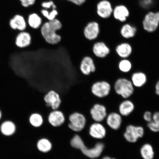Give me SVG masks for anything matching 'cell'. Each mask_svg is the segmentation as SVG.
Segmentation results:
<instances>
[{
	"label": "cell",
	"instance_id": "44dd1931",
	"mask_svg": "<svg viewBox=\"0 0 159 159\" xmlns=\"http://www.w3.org/2000/svg\"><path fill=\"white\" fill-rule=\"evenodd\" d=\"M115 51L119 57L123 59H127L132 54V47L129 43H122L117 45Z\"/></svg>",
	"mask_w": 159,
	"mask_h": 159
},
{
	"label": "cell",
	"instance_id": "74e56055",
	"mask_svg": "<svg viewBox=\"0 0 159 159\" xmlns=\"http://www.w3.org/2000/svg\"><path fill=\"white\" fill-rule=\"evenodd\" d=\"M155 89L156 94L159 96V80L157 82L155 85Z\"/></svg>",
	"mask_w": 159,
	"mask_h": 159
},
{
	"label": "cell",
	"instance_id": "ba28073f",
	"mask_svg": "<svg viewBox=\"0 0 159 159\" xmlns=\"http://www.w3.org/2000/svg\"><path fill=\"white\" fill-rule=\"evenodd\" d=\"M143 27L145 30L153 32L157 29L159 25V11L150 12L145 16L143 22Z\"/></svg>",
	"mask_w": 159,
	"mask_h": 159
},
{
	"label": "cell",
	"instance_id": "e0dca14e",
	"mask_svg": "<svg viewBox=\"0 0 159 159\" xmlns=\"http://www.w3.org/2000/svg\"><path fill=\"white\" fill-rule=\"evenodd\" d=\"M32 40V38L29 32L19 31L16 37L15 45L20 48H26L31 45Z\"/></svg>",
	"mask_w": 159,
	"mask_h": 159
},
{
	"label": "cell",
	"instance_id": "7a4b0ae2",
	"mask_svg": "<svg viewBox=\"0 0 159 159\" xmlns=\"http://www.w3.org/2000/svg\"><path fill=\"white\" fill-rule=\"evenodd\" d=\"M70 145L73 148L79 149L87 157L95 159L99 157L104 151L105 145L104 143L99 142L95 144L93 148H88L79 135H75L70 141Z\"/></svg>",
	"mask_w": 159,
	"mask_h": 159
},
{
	"label": "cell",
	"instance_id": "d6986e66",
	"mask_svg": "<svg viewBox=\"0 0 159 159\" xmlns=\"http://www.w3.org/2000/svg\"><path fill=\"white\" fill-rule=\"evenodd\" d=\"M27 22L28 26L34 30L40 29L43 23L42 18L37 12L30 14L27 17Z\"/></svg>",
	"mask_w": 159,
	"mask_h": 159
},
{
	"label": "cell",
	"instance_id": "484cf974",
	"mask_svg": "<svg viewBox=\"0 0 159 159\" xmlns=\"http://www.w3.org/2000/svg\"><path fill=\"white\" fill-rule=\"evenodd\" d=\"M136 27L128 24L123 25L120 30L121 35L126 39L132 38L134 37L136 34Z\"/></svg>",
	"mask_w": 159,
	"mask_h": 159
},
{
	"label": "cell",
	"instance_id": "d6a6232c",
	"mask_svg": "<svg viewBox=\"0 0 159 159\" xmlns=\"http://www.w3.org/2000/svg\"><path fill=\"white\" fill-rule=\"evenodd\" d=\"M22 7L25 8L34 6L36 3L37 0H19Z\"/></svg>",
	"mask_w": 159,
	"mask_h": 159
},
{
	"label": "cell",
	"instance_id": "7c38bea8",
	"mask_svg": "<svg viewBox=\"0 0 159 159\" xmlns=\"http://www.w3.org/2000/svg\"><path fill=\"white\" fill-rule=\"evenodd\" d=\"M97 13L102 19L109 18L113 13V9L110 2L107 0H102L97 3Z\"/></svg>",
	"mask_w": 159,
	"mask_h": 159
},
{
	"label": "cell",
	"instance_id": "277c9868",
	"mask_svg": "<svg viewBox=\"0 0 159 159\" xmlns=\"http://www.w3.org/2000/svg\"><path fill=\"white\" fill-rule=\"evenodd\" d=\"M144 134V129L142 126L129 125L126 127L124 137L127 142L134 143L139 139L142 138Z\"/></svg>",
	"mask_w": 159,
	"mask_h": 159
},
{
	"label": "cell",
	"instance_id": "9a60e30c",
	"mask_svg": "<svg viewBox=\"0 0 159 159\" xmlns=\"http://www.w3.org/2000/svg\"><path fill=\"white\" fill-rule=\"evenodd\" d=\"M80 69L81 73L85 75H90L96 70V65L94 60L89 56L83 57L80 65Z\"/></svg>",
	"mask_w": 159,
	"mask_h": 159
},
{
	"label": "cell",
	"instance_id": "4dcf8cb0",
	"mask_svg": "<svg viewBox=\"0 0 159 159\" xmlns=\"http://www.w3.org/2000/svg\"><path fill=\"white\" fill-rule=\"evenodd\" d=\"M41 6L43 9L48 10L57 9V8L56 4L52 0L42 2Z\"/></svg>",
	"mask_w": 159,
	"mask_h": 159
},
{
	"label": "cell",
	"instance_id": "603a6c76",
	"mask_svg": "<svg viewBox=\"0 0 159 159\" xmlns=\"http://www.w3.org/2000/svg\"><path fill=\"white\" fill-rule=\"evenodd\" d=\"M113 14L115 19L121 22L126 20L127 18L129 15L128 8L125 6L122 5L117 6L113 9Z\"/></svg>",
	"mask_w": 159,
	"mask_h": 159
},
{
	"label": "cell",
	"instance_id": "52a82bcc",
	"mask_svg": "<svg viewBox=\"0 0 159 159\" xmlns=\"http://www.w3.org/2000/svg\"><path fill=\"white\" fill-rule=\"evenodd\" d=\"M100 33V27L97 22L91 21L85 25L83 28V34L87 40L95 41L98 38Z\"/></svg>",
	"mask_w": 159,
	"mask_h": 159
},
{
	"label": "cell",
	"instance_id": "9c48e42d",
	"mask_svg": "<svg viewBox=\"0 0 159 159\" xmlns=\"http://www.w3.org/2000/svg\"><path fill=\"white\" fill-rule=\"evenodd\" d=\"M91 118L95 122L101 123L105 120L107 116V110L104 104L96 103L89 111Z\"/></svg>",
	"mask_w": 159,
	"mask_h": 159
},
{
	"label": "cell",
	"instance_id": "30bf717a",
	"mask_svg": "<svg viewBox=\"0 0 159 159\" xmlns=\"http://www.w3.org/2000/svg\"><path fill=\"white\" fill-rule=\"evenodd\" d=\"M44 101L46 106L52 110H57L60 107L61 100L59 93L54 90H50L45 95Z\"/></svg>",
	"mask_w": 159,
	"mask_h": 159
},
{
	"label": "cell",
	"instance_id": "83f0119b",
	"mask_svg": "<svg viewBox=\"0 0 159 159\" xmlns=\"http://www.w3.org/2000/svg\"><path fill=\"white\" fill-rule=\"evenodd\" d=\"M37 148L41 152L47 153L50 151L52 148V144L47 139H40L37 143Z\"/></svg>",
	"mask_w": 159,
	"mask_h": 159
},
{
	"label": "cell",
	"instance_id": "cb8c5ba5",
	"mask_svg": "<svg viewBox=\"0 0 159 159\" xmlns=\"http://www.w3.org/2000/svg\"><path fill=\"white\" fill-rule=\"evenodd\" d=\"M140 153L143 159H154L155 152L153 147L152 145L146 143L141 147Z\"/></svg>",
	"mask_w": 159,
	"mask_h": 159
},
{
	"label": "cell",
	"instance_id": "f1b7e54d",
	"mask_svg": "<svg viewBox=\"0 0 159 159\" xmlns=\"http://www.w3.org/2000/svg\"><path fill=\"white\" fill-rule=\"evenodd\" d=\"M40 13L48 21L52 20L57 18L59 15V11L57 9L49 11L48 10L43 9L41 10Z\"/></svg>",
	"mask_w": 159,
	"mask_h": 159
},
{
	"label": "cell",
	"instance_id": "e575fe53",
	"mask_svg": "<svg viewBox=\"0 0 159 159\" xmlns=\"http://www.w3.org/2000/svg\"><path fill=\"white\" fill-rule=\"evenodd\" d=\"M152 114L150 111H146L144 112L143 115V118L146 122H150L152 120Z\"/></svg>",
	"mask_w": 159,
	"mask_h": 159
},
{
	"label": "cell",
	"instance_id": "4316f807",
	"mask_svg": "<svg viewBox=\"0 0 159 159\" xmlns=\"http://www.w3.org/2000/svg\"><path fill=\"white\" fill-rule=\"evenodd\" d=\"M29 120L32 126L37 128L41 126L44 121L42 115L37 112L31 114L29 117Z\"/></svg>",
	"mask_w": 159,
	"mask_h": 159
},
{
	"label": "cell",
	"instance_id": "1f68e13d",
	"mask_svg": "<svg viewBox=\"0 0 159 159\" xmlns=\"http://www.w3.org/2000/svg\"><path fill=\"white\" fill-rule=\"evenodd\" d=\"M149 130L154 133L159 132V122L152 120L147 124Z\"/></svg>",
	"mask_w": 159,
	"mask_h": 159
},
{
	"label": "cell",
	"instance_id": "8992f818",
	"mask_svg": "<svg viewBox=\"0 0 159 159\" xmlns=\"http://www.w3.org/2000/svg\"><path fill=\"white\" fill-rule=\"evenodd\" d=\"M68 125L71 130L75 132H80L84 128L86 124L87 119L84 115L81 113L75 112L69 115Z\"/></svg>",
	"mask_w": 159,
	"mask_h": 159
},
{
	"label": "cell",
	"instance_id": "4fadbf2b",
	"mask_svg": "<svg viewBox=\"0 0 159 159\" xmlns=\"http://www.w3.org/2000/svg\"><path fill=\"white\" fill-rule=\"evenodd\" d=\"M47 120L49 124L53 127L61 126L66 121L65 114L62 111L57 109L52 110L49 113Z\"/></svg>",
	"mask_w": 159,
	"mask_h": 159
},
{
	"label": "cell",
	"instance_id": "f546056e",
	"mask_svg": "<svg viewBox=\"0 0 159 159\" xmlns=\"http://www.w3.org/2000/svg\"><path fill=\"white\" fill-rule=\"evenodd\" d=\"M132 67L131 61L127 59H123L118 63V68L121 72L127 73L130 71Z\"/></svg>",
	"mask_w": 159,
	"mask_h": 159
},
{
	"label": "cell",
	"instance_id": "8fae6325",
	"mask_svg": "<svg viewBox=\"0 0 159 159\" xmlns=\"http://www.w3.org/2000/svg\"><path fill=\"white\" fill-rule=\"evenodd\" d=\"M92 52L97 58L104 59L110 53V49L106 43L103 41H95L92 47Z\"/></svg>",
	"mask_w": 159,
	"mask_h": 159
},
{
	"label": "cell",
	"instance_id": "d4e9b609",
	"mask_svg": "<svg viewBox=\"0 0 159 159\" xmlns=\"http://www.w3.org/2000/svg\"><path fill=\"white\" fill-rule=\"evenodd\" d=\"M16 126L13 122L11 120L5 121L1 126V132L5 136H11L14 134L16 131Z\"/></svg>",
	"mask_w": 159,
	"mask_h": 159
},
{
	"label": "cell",
	"instance_id": "f35d334b",
	"mask_svg": "<svg viewBox=\"0 0 159 159\" xmlns=\"http://www.w3.org/2000/svg\"><path fill=\"white\" fill-rule=\"evenodd\" d=\"M102 159H117L116 158H115L112 157L108 156H105L104 157H103L102 158Z\"/></svg>",
	"mask_w": 159,
	"mask_h": 159
},
{
	"label": "cell",
	"instance_id": "8d00e7d4",
	"mask_svg": "<svg viewBox=\"0 0 159 159\" xmlns=\"http://www.w3.org/2000/svg\"><path fill=\"white\" fill-rule=\"evenodd\" d=\"M152 120L159 122V112L157 111L152 114Z\"/></svg>",
	"mask_w": 159,
	"mask_h": 159
},
{
	"label": "cell",
	"instance_id": "ab89813d",
	"mask_svg": "<svg viewBox=\"0 0 159 159\" xmlns=\"http://www.w3.org/2000/svg\"><path fill=\"white\" fill-rule=\"evenodd\" d=\"M2 118V113L1 110H0V120H1Z\"/></svg>",
	"mask_w": 159,
	"mask_h": 159
},
{
	"label": "cell",
	"instance_id": "6da1fadb",
	"mask_svg": "<svg viewBox=\"0 0 159 159\" xmlns=\"http://www.w3.org/2000/svg\"><path fill=\"white\" fill-rule=\"evenodd\" d=\"M62 27L63 25L60 20L56 18L43 23L40 28V32L46 43L50 45H55L61 41V35L57 32Z\"/></svg>",
	"mask_w": 159,
	"mask_h": 159
},
{
	"label": "cell",
	"instance_id": "7402d4cb",
	"mask_svg": "<svg viewBox=\"0 0 159 159\" xmlns=\"http://www.w3.org/2000/svg\"><path fill=\"white\" fill-rule=\"evenodd\" d=\"M148 81V77L145 73L138 71L133 73L131 76V81L134 87L140 88L144 86Z\"/></svg>",
	"mask_w": 159,
	"mask_h": 159
},
{
	"label": "cell",
	"instance_id": "ffe728a7",
	"mask_svg": "<svg viewBox=\"0 0 159 159\" xmlns=\"http://www.w3.org/2000/svg\"><path fill=\"white\" fill-rule=\"evenodd\" d=\"M134 109L135 105L134 102L128 99H125L119 105V113L122 116H128L134 112Z\"/></svg>",
	"mask_w": 159,
	"mask_h": 159
},
{
	"label": "cell",
	"instance_id": "5b68a950",
	"mask_svg": "<svg viewBox=\"0 0 159 159\" xmlns=\"http://www.w3.org/2000/svg\"><path fill=\"white\" fill-rule=\"evenodd\" d=\"M111 85L108 81L101 80L93 83L91 87L92 94L97 98H104L110 94Z\"/></svg>",
	"mask_w": 159,
	"mask_h": 159
},
{
	"label": "cell",
	"instance_id": "d590c367",
	"mask_svg": "<svg viewBox=\"0 0 159 159\" xmlns=\"http://www.w3.org/2000/svg\"><path fill=\"white\" fill-rule=\"evenodd\" d=\"M66 1L73 5L80 7L84 4L87 0H66Z\"/></svg>",
	"mask_w": 159,
	"mask_h": 159
},
{
	"label": "cell",
	"instance_id": "836d02e7",
	"mask_svg": "<svg viewBox=\"0 0 159 159\" xmlns=\"http://www.w3.org/2000/svg\"><path fill=\"white\" fill-rule=\"evenodd\" d=\"M152 0H141L140 4L145 9H148L152 5Z\"/></svg>",
	"mask_w": 159,
	"mask_h": 159
},
{
	"label": "cell",
	"instance_id": "2e32d148",
	"mask_svg": "<svg viewBox=\"0 0 159 159\" xmlns=\"http://www.w3.org/2000/svg\"><path fill=\"white\" fill-rule=\"evenodd\" d=\"M107 124L109 128L114 130H118L122 126V116L119 113L112 112L107 115L106 119Z\"/></svg>",
	"mask_w": 159,
	"mask_h": 159
},
{
	"label": "cell",
	"instance_id": "ac0fdd59",
	"mask_svg": "<svg viewBox=\"0 0 159 159\" xmlns=\"http://www.w3.org/2000/svg\"><path fill=\"white\" fill-rule=\"evenodd\" d=\"M107 133L106 128L101 123L95 122L89 128V134L94 139H103L106 137Z\"/></svg>",
	"mask_w": 159,
	"mask_h": 159
},
{
	"label": "cell",
	"instance_id": "5bb4252c",
	"mask_svg": "<svg viewBox=\"0 0 159 159\" xmlns=\"http://www.w3.org/2000/svg\"><path fill=\"white\" fill-rule=\"evenodd\" d=\"M9 25L11 29L19 31H25L28 27L26 20L19 14L15 15L10 19Z\"/></svg>",
	"mask_w": 159,
	"mask_h": 159
},
{
	"label": "cell",
	"instance_id": "3957f363",
	"mask_svg": "<svg viewBox=\"0 0 159 159\" xmlns=\"http://www.w3.org/2000/svg\"><path fill=\"white\" fill-rule=\"evenodd\" d=\"M114 89L116 94L125 99H128L134 94V86L131 80L125 78H120L115 81Z\"/></svg>",
	"mask_w": 159,
	"mask_h": 159
}]
</instances>
